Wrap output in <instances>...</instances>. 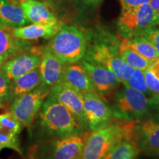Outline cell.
Segmentation results:
<instances>
[{"label": "cell", "mask_w": 159, "mask_h": 159, "mask_svg": "<svg viewBox=\"0 0 159 159\" xmlns=\"http://www.w3.org/2000/svg\"><path fill=\"white\" fill-rule=\"evenodd\" d=\"M30 23L17 0H0V27L15 28Z\"/></svg>", "instance_id": "e0dca14e"}, {"label": "cell", "mask_w": 159, "mask_h": 159, "mask_svg": "<svg viewBox=\"0 0 159 159\" xmlns=\"http://www.w3.org/2000/svg\"><path fill=\"white\" fill-rule=\"evenodd\" d=\"M132 140L140 151L159 156V122L152 119L136 121L133 127Z\"/></svg>", "instance_id": "30bf717a"}, {"label": "cell", "mask_w": 159, "mask_h": 159, "mask_svg": "<svg viewBox=\"0 0 159 159\" xmlns=\"http://www.w3.org/2000/svg\"><path fill=\"white\" fill-rule=\"evenodd\" d=\"M51 87L41 83L30 92L13 99L10 111L16 117L23 127L32 125L40 109L51 92Z\"/></svg>", "instance_id": "52a82bcc"}, {"label": "cell", "mask_w": 159, "mask_h": 159, "mask_svg": "<svg viewBox=\"0 0 159 159\" xmlns=\"http://www.w3.org/2000/svg\"><path fill=\"white\" fill-rule=\"evenodd\" d=\"M144 71V79L152 96L159 94V57Z\"/></svg>", "instance_id": "cb8c5ba5"}, {"label": "cell", "mask_w": 159, "mask_h": 159, "mask_svg": "<svg viewBox=\"0 0 159 159\" xmlns=\"http://www.w3.org/2000/svg\"><path fill=\"white\" fill-rule=\"evenodd\" d=\"M136 35L142 38L156 49L159 55V27L150 26L136 31L132 36ZM131 37V36H130Z\"/></svg>", "instance_id": "83f0119b"}, {"label": "cell", "mask_w": 159, "mask_h": 159, "mask_svg": "<svg viewBox=\"0 0 159 159\" xmlns=\"http://www.w3.org/2000/svg\"><path fill=\"white\" fill-rule=\"evenodd\" d=\"M30 49V44L25 40L16 39L11 33V28L0 27V56L4 60L24 52Z\"/></svg>", "instance_id": "d6986e66"}, {"label": "cell", "mask_w": 159, "mask_h": 159, "mask_svg": "<svg viewBox=\"0 0 159 159\" xmlns=\"http://www.w3.org/2000/svg\"><path fill=\"white\" fill-rule=\"evenodd\" d=\"M89 132L69 135L59 139L43 141L34 145L30 152V159H77Z\"/></svg>", "instance_id": "8992f818"}, {"label": "cell", "mask_w": 159, "mask_h": 159, "mask_svg": "<svg viewBox=\"0 0 159 159\" xmlns=\"http://www.w3.org/2000/svg\"><path fill=\"white\" fill-rule=\"evenodd\" d=\"M112 109L114 116L126 122L150 119V97L124 85L115 94Z\"/></svg>", "instance_id": "5b68a950"}, {"label": "cell", "mask_w": 159, "mask_h": 159, "mask_svg": "<svg viewBox=\"0 0 159 159\" xmlns=\"http://www.w3.org/2000/svg\"><path fill=\"white\" fill-rule=\"evenodd\" d=\"M20 6L30 22L44 25L61 24L50 11L47 4L38 0H21Z\"/></svg>", "instance_id": "2e32d148"}, {"label": "cell", "mask_w": 159, "mask_h": 159, "mask_svg": "<svg viewBox=\"0 0 159 159\" xmlns=\"http://www.w3.org/2000/svg\"><path fill=\"white\" fill-rule=\"evenodd\" d=\"M118 51L123 61L135 69L144 71L152 63L151 61H149L138 54L136 51L129 47L123 39L121 41H119Z\"/></svg>", "instance_id": "7402d4cb"}, {"label": "cell", "mask_w": 159, "mask_h": 159, "mask_svg": "<svg viewBox=\"0 0 159 159\" xmlns=\"http://www.w3.org/2000/svg\"><path fill=\"white\" fill-rule=\"evenodd\" d=\"M134 124V122L111 121L105 127L89 132L77 159H102L119 142L132 140Z\"/></svg>", "instance_id": "7a4b0ae2"}, {"label": "cell", "mask_w": 159, "mask_h": 159, "mask_svg": "<svg viewBox=\"0 0 159 159\" xmlns=\"http://www.w3.org/2000/svg\"><path fill=\"white\" fill-rule=\"evenodd\" d=\"M101 0H90V2L91 3V4H97V3H98L99 2H100Z\"/></svg>", "instance_id": "d6a6232c"}, {"label": "cell", "mask_w": 159, "mask_h": 159, "mask_svg": "<svg viewBox=\"0 0 159 159\" xmlns=\"http://www.w3.org/2000/svg\"><path fill=\"white\" fill-rule=\"evenodd\" d=\"M47 47L64 64L76 63L85 56L87 40L75 26H63L52 37Z\"/></svg>", "instance_id": "3957f363"}, {"label": "cell", "mask_w": 159, "mask_h": 159, "mask_svg": "<svg viewBox=\"0 0 159 159\" xmlns=\"http://www.w3.org/2000/svg\"><path fill=\"white\" fill-rule=\"evenodd\" d=\"M49 95L64 105L79 119L80 122L87 127L84 114L83 97L80 93L63 83H60L52 87Z\"/></svg>", "instance_id": "7c38bea8"}, {"label": "cell", "mask_w": 159, "mask_h": 159, "mask_svg": "<svg viewBox=\"0 0 159 159\" xmlns=\"http://www.w3.org/2000/svg\"><path fill=\"white\" fill-rule=\"evenodd\" d=\"M150 5L159 15V0H150Z\"/></svg>", "instance_id": "1f68e13d"}, {"label": "cell", "mask_w": 159, "mask_h": 159, "mask_svg": "<svg viewBox=\"0 0 159 159\" xmlns=\"http://www.w3.org/2000/svg\"><path fill=\"white\" fill-rule=\"evenodd\" d=\"M22 127L21 123L10 111L0 114V128L19 136Z\"/></svg>", "instance_id": "d4e9b609"}, {"label": "cell", "mask_w": 159, "mask_h": 159, "mask_svg": "<svg viewBox=\"0 0 159 159\" xmlns=\"http://www.w3.org/2000/svg\"><path fill=\"white\" fill-rule=\"evenodd\" d=\"M62 23L56 25H44L39 24L25 25L23 27L11 29V33L16 39L25 40H35L38 39L52 38L61 27Z\"/></svg>", "instance_id": "ac0fdd59"}, {"label": "cell", "mask_w": 159, "mask_h": 159, "mask_svg": "<svg viewBox=\"0 0 159 159\" xmlns=\"http://www.w3.org/2000/svg\"><path fill=\"white\" fill-rule=\"evenodd\" d=\"M8 148L22 155L19 136L0 128V151Z\"/></svg>", "instance_id": "4316f807"}, {"label": "cell", "mask_w": 159, "mask_h": 159, "mask_svg": "<svg viewBox=\"0 0 159 159\" xmlns=\"http://www.w3.org/2000/svg\"><path fill=\"white\" fill-rule=\"evenodd\" d=\"M159 25V15L149 3L128 10H122L119 20L120 34L129 38L139 30Z\"/></svg>", "instance_id": "ba28073f"}, {"label": "cell", "mask_w": 159, "mask_h": 159, "mask_svg": "<svg viewBox=\"0 0 159 159\" xmlns=\"http://www.w3.org/2000/svg\"><path fill=\"white\" fill-rule=\"evenodd\" d=\"M42 83L39 66L11 80V102L16 97L30 92Z\"/></svg>", "instance_id": "ffe728a7"}, {"label": "cell", "mask_w": 159, "mask_h": 159, "mask_svg": "<svg viewBox=\"0 0 159 159\" xmlns=\"http://www.w3.org/2000/svg\"><path fill=\"white\" fill-rule=\"evenodd\" d=\"M122 39L129 47L136 51L138 54L149 61H155L159 57L158 53L157 52L156 49L142 38L134 35L129 38H124Z\"/></svg>", "instance_id": "603a6c76"}, {"label": "cell", "mask_w": 159, "mask_h": 159, "mask_svg": "<svg viewBox=\"0 0 159 159\" xmlns=\"http://www.w3.org/2000/svg\"><path fill=\"white\" fill-rule=\"evenodd\" d=\"M124 85L136 89L149 97H152L145 81L144 71L140 69H135L130 78L124 83Z\"/></svg>", "instance_id": "484cf974"}, {"label": "cell", "mask_w": 159, "mask_h": 159, "mask_svg": "<svg viewBox=\"0 0 159 159\" xmlns=\"http://www.w3.org/2000/svg\"><path fill=\"white\" fill-rule=\"evenodd\" d=\"M82 1H83L84 2H86V3H91L90 0H82Z\"/></svg>", "instance_id": "e575fe53"}, {"label": "cell", "mask_w": 159, "mask_h": 159, "mask_svg": "<svg viewBox=\"0 0 159 159\" xmlns=\"http://www.w3.org/2000/svg\"><path fill=\"white\" fill-rule=\"evenodd\" d=\"M3 61H4V59L1 56H0V66H1L2 64L3 63Z\"/></svg>", "instance_id": "836d02e7"}, {"label": "cell", "mask_w": 159, "mask_h": 159, "mask_svg": "<svg viewBox=\"0 0 159 159\" xmlns=\"http://www.w3.org/2000/svg\"><path fill=\"white\" fill-rule=\"evenodd\" d=\"M140 152L134 141L123 139L115 144L102 159H136Z\"/></svg>", "instance_id": "44dd1931"}, {"label": "cell", "mask_w": 159, "mask_h": 159, "mask_svg": "<svg viewBox=\"0 0 159 159\" xmlns=\"http://www.w3.org/2000/svg\"><path fill=\"white\" fill-rule=\"evenodd\" d=\"M61 83L66 85L82 95L86 93H97L88 72L81 64H65Z\"/></svg>", "instance_id": "5bb4252c"}, {"label": "cell", "mask_w": 159, "mask_h": 159, "mask_svg": "<svg viewBox=\"0 0 159 159\" xmlns=\"http://www.w3.org/2000/svg\"><path fill=\"white\" fill-rule=\"evenodd\" d=\"M39 53L41 56L39 69L42 83L51 88L60 84L62 80L64 63L52 52L48 47L40 49Z\"/></svg>", "instance_id": "4fadbf2b"}, {"label": "cell", "mask_w": 159, "mask_h": 159, "mask_svg": "<svg viewBox=\"0 0 159 159\" xmlns=\"http://www.w3.org/2000/svg\"><path fill=\"white\" fill-rule=\"evenodd\" d=\"M41 63V56L36 52L22 53L14 55L2 64L1 69L11 80L18 78L21 75L38 68Z\"/></svg>", "instance_id": "9a60e30c"}, {"label": "cell", "mask_w": 159, "mask_h": 159, "mask_svg": "<svg viewBox=\"0 0 159 159\" xmlns=\"http://www.w3.org/2000/svg\"><path fill=\"white\" fill-rule=\"evenodd\" d=\"M150 0H120L122 10H128L138 7L144 4L150 3Z\"/></svg>", "instance_id": "4dcf8cb0"}, {"label": "cell", "mask_w": 159, "mask_h": 159, "mask_svg": "<svg viewBox=\"0 0 159 159\" xmlns=\"http://www.w3.org/2000/svg\"><path fill=\"white\" fill-rule=\"evenodd\" d=\"M38 128L43 141L85 132L87 127L63 104L49 95L40 109Z\"/></svg>", "instance_id": "6da1fadb"}, {"label": "cell", "mask_w": 159, "mask_h": 159, "mask_svg": "<svg viewBox=\"0 0 159 159\" xmlns=\"http://www.w3.org/2000/svg\"><path fill=\"white\" fill-rule=\"evenodd\" d=\"M118 43L114 41L104 40L94 42L90 47L87 46L84 60L108 69L124 84L134 73L135 69L125 63L120 57Z\"/></svg>", "instance_id": "277c9868"}, {"label": "cell", "mask_w": 159, "mask_h": 159, "mask_svg": "<svg viewBox=\"0 0 159 159\" xmlns=\"http://www.w3.org/2000/svg\"><path fill=\"white\" fill-rule=\"evenodd\" d=\"M84 114L87 127L94 131L105 127L112 121V109L97 93L83 95Z\"/></svg>", "instance_id": "9c48e42d"}, {"label": "cell", "mask_w": 159, "mask_h": 159, "mask_svg": "<svg viewBox=\"0 0 159 159\" xmlns=\"http://www.w3.org/2000/svg\"><path fill=\"white\" fill-rule=\"evenodd\" d=\"M150 115L152 120L159 122V94L150 97Z\"/></svg>", "instance_id": "f546056e"}, {"label": "cell", "mask_w": 159, "mask_h": 159, "mask_svg": "<svg viewBox=\"0 0 159 159\" xmlns=\"http://www.w3.org/2000/svg\"><path fill=\"white\" fill-rule=\"evenodd\" d=\"M11 80L2 69H0V108L11 102Z\"/></svg>", "instance_id": "f1b7e54d"}, {"label": "cell", "mask_w": 159, "mask_h": 159, "mask_svg": "<svg viewBox=\"0 0 159 159\" xmlns=\"http://www.w3.org/2000/svg\"><path fill=\"white\" fill-rule=\"evenodd\" d=\"M81 65L88 72L95 90L99 95L108 94L120 84L118 77L108 69L91 63L84 59L81 61Z\"/></svg>", "instance_id": "8fae6325"}]
</instances>
